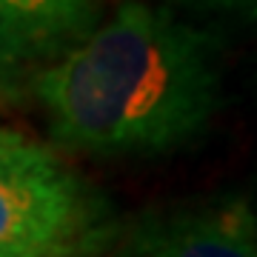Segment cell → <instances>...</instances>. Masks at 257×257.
<instances>
[{"label":"cell","mask_w":257,"mask_h":257,"mask_svg":"<svg viewBox=\"0 0 257 257\" xmlns=\"http://www.w3.org/2000/svg\"><path fill=\"white\" fill-rule=\"evenodd\" d=\"M186 3L192 9H211V12H240V15H251L254 0H175Z\"/></svg>","instance_id":"obj_5"},{"label":"cell","mask_w":257,"mask_h":257,"mask_svg":"<svg viewBox=\"0 0 257 257\" xmlns=\"http://www.w3.org/2000/svg\"><path fill=\"white\" fill-rule=\"evenodd\" d=\"M0 69H3V60H0Z\"/></svg>","instance_id":"obj_7"},{"label":"cell","mask_w":257,"mask_h":257,"mask_svg":"<svg viewBox=\"0 0 257 257\" xmlns=\"http://www.w3.org/2000/svg\"><path fill=\"white\" fill-rule=\"evenodd\" d=\"M12 138H15V132H9V128H3V126H0V149L6 146V143H9Z\"/></svg>","instance_id":"obj_6"},{"label":"cell","mask_w":257,"mask_h":257,"mask_svg":"<svg viewBox=\"0 0 257 257\" xmlns=\"http://www.w3.org/2000/svg\"><path fill=\"white\" fill-rule=\"evenodd\" d=\"M114 234L109 200L60 157L20 135L0 149V257H92Z\"/></svg>","instance_id":"obj_2"},{"label":"cell","mask_w":257,"mask_h":257,"mask_svg":"<svg viewBox=\"0 0 257 257\" xmlns=\"http://www.w3.org/2000/svg\"><path fill=\"white\" fill-rule=\"evenodd\" d=\"M111 257H257L254 211L243 194L149 209L114 234Z\"/></svg>","instance_id":"obj_3"},{"label":"cell","mask_w":257,"mask_h":257,"mask_svg":"<svg viewBox=\"0 0 257 257\" xmlns=\"http://www.w3.org/2000/svg\"><path fill=\"white\" fill-rule=\"evenodd\" d=\"M226 46L149 0H120L35 74L52 138L92 157H155L200 138L223 106Z\"/></svg>","instance_id":"obj_1"},{"label":"cell","mask_w":257,"mask_h":257,"mask_svg":"<svg viewBox=\"0 0 257 257\" xmlns=\"http://www.w3.org/2000/svg\"><path fill=\"white\" fill-rule=\"evenodd\" d=\"M106 0H0V60L20 66L72 52L106 15Z\"/></svg>","instance_id":"obj_4"}]
</instances>
